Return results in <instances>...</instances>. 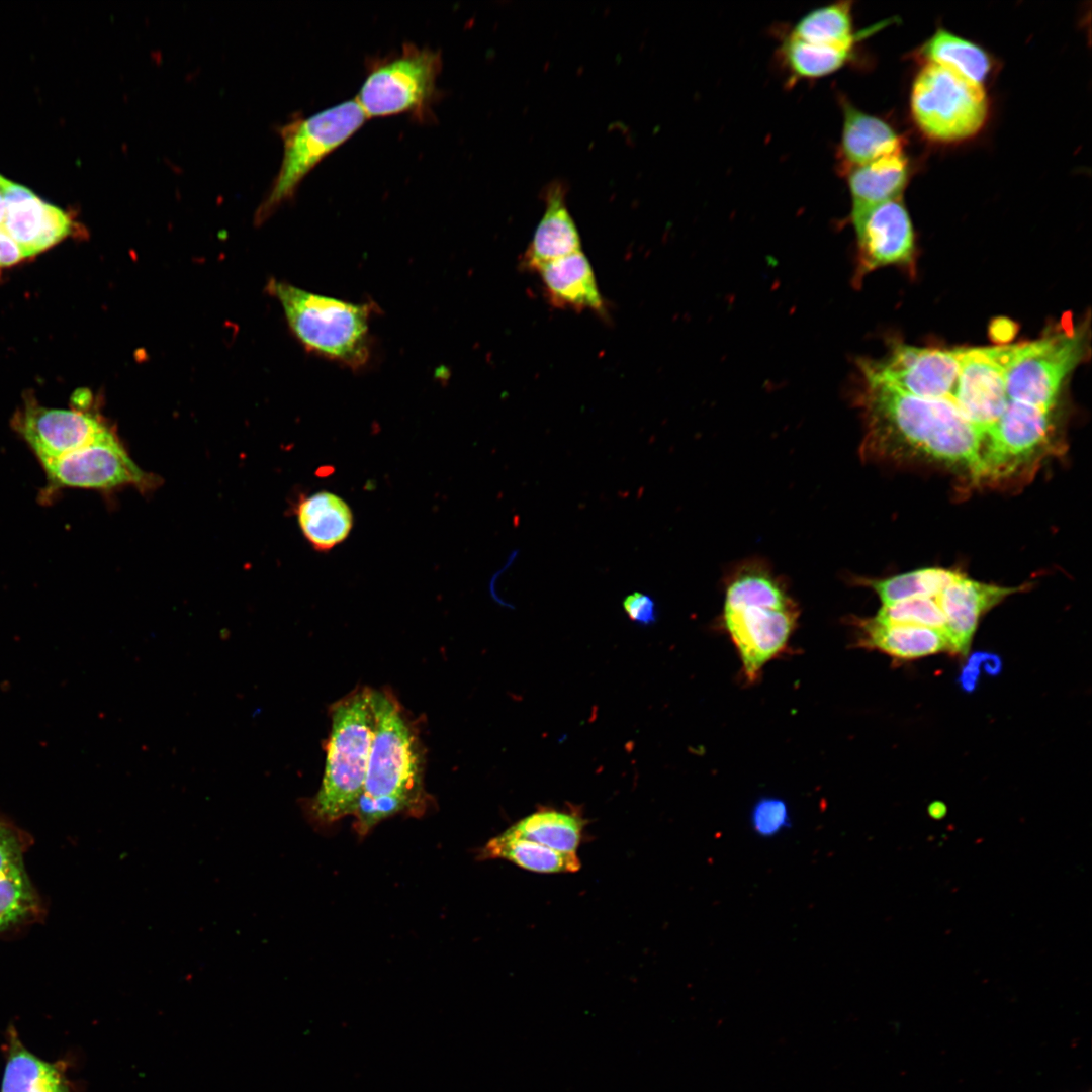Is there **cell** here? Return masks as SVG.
I'll use <instances>...</instances> for the list:
<instances>
[{
	"label": "cell",
	"mask_w": 1092,
	"mask_h": 1092,
	"mask_svg": "<svg viewBox=\"0 0 1092 1092\" xmlns=\"http://www.w3.org/2000/svg\"><path fill=\"white\" fill-rule=\"evenodd\" d=\"M863 449L891 460L934 463L976 482L985 436L950 399H926L862 380Z\"/></svg>",
	"instance_id": "obj_1"
},
{
	"label": "cell",
	"mask_w": 1092,
	"mask_h": 1092,
	"mask_svg": "<svg viewBox=\"0 0 1092 1092\" xmlns=\"http://www.w3.org/2000/svg\"><path fill=\"white\" fill-rule=\"evenodd\" d=\"M372 704L374 734L368 769L353 812L355 830L362 836L396 814L423 815L430 800L417 726L390 691L373 690Z\"/></svg>",
	"instance_id": "obj_2"
},
{
	"label": "cell",
	"mask_w": 1092,
	"mask_h": 1092,
	"mask_svg": "<svg viewBox=\"0 0 1092 1092\" xmlns=\"http://www.w3.org/2000/svg\"><path fill=\"white\" fill-rule=\"evenodd\" d=\"M373 689L353 690L331 706V732L321 787L308 800V815L333 823L353 815L367 775L374 734Z\"/></svg>",
	"instance_id": "obj_3"
},
{
	"label": "cell",
	"mask_w": 1092,
	"mask_h": 1092,
	"mask_svg": "<svg viewBox=\"0 0 1092 1092\" xmlns=\"http://www.w3.org/2000/svg\"><path fill=\"white\" fill-rule=\"evenodd\" d=\"M799 610L783 585L764 568L746 566L728 583L724 622L748 680L781 653L796 626Z\"/></svg>",
	"instance_id": "obj_4"
},
{
	"label": "cell",
	"mask_w": 1092,
	"mask_h": 1092,
	"mask_svg": "<svg viewBox=\"0 0 1092 1092\" xmlns=\"http://www.w3.org/2000/svg\"><path fill=\"white\" fill-rule=\"evenodd\" d=\"M268 291L279 301L285 318L304 348L352 370L371 356L370 317L373 302L352 303L271 280Z\"/></svg>",
	"instance_id": "obj_5"
},
{
	"label": "cell",
	"mask_w": 1092,
	"mask_h": 1092,
	"mask_svg": "<svg viewBox=\"0 0 1092 1092\" xmlns=\"http://www.w3.org/2000/svg\"><path fill=\"white\" fill-rule=\"evenodd\" d=\"M1088 334L1087 324L1068 321L1035 340L997 347L1008 399L1054 411L1064 382L1087 355Z\"/></svg>",
	"instance_id": "obj_6"
},
{
	"label": "cell",
	"mask_w": 1092,
	"mask_h": 1092,
	"mask_svg": "<svg viewBox=\"0 0 1092 1092\" xmlns=\"http://www.w3.org/2000/svg\"><path fill=\"white\" fill-rule=\"evenodd\" d=\"M366 119L354 99L283 125L280 128L283 141L281 166L268 195L256 211V223L265 221L289 200L304 177L357 132Z\"/></svg>",
	"instance_id": "obj_7"
},
{
	"label": "cell",
	"mask_w": 1092,
	"mask_h": 1092,
	"mask_svg": "<svg viewBox=\"0 0 1092 1092\" xmlns=\"http://www.w3.org/2000/svg\"><path fill=\"white\" fill-rule=\"evenodd\" d=\"M440 51L404 43L399 53L372 61L356 101L367 119L402 113L424 121L437 100Z\"/></svg>",
	"instance_id": "obj_8"
},
{
	"label": "cell",
	"mask_w": 1092,
	"mask_h": 1092,
	"mask_svg": "<svg viewBox=\"0 0 1092 1092\" xmlns=\"http://www.w3.org/2000/svg\"><path fill=\"white\" fill-rule=\"evenodd\" d=\"M910 110L925 136L953 143L970 139L984 127L989 103L982 85L943 66L924 63L912 84Z\"/></svg>",
	"instance_id": "obj_9"
},
{
	"label": "cell",
	"mask_w": 1092,
	"mask_h": 1092,
	"mask_svg": "<svg viewBox=\"0 0 1092 1092\" xmlns=\"http://www.w3.org/2000/svg\"><path fill=\"white\" fill-rule=\"evenodd\" d=\"M1054 411L1009 400L985 436L976 482H1000L1032 469L1054 449Z\"/></svg>",
	"instance_id": "obj_10"
},
{
	"label": "cell",
	"mask_w": 1092,
	"mask_h": 1092,
	"mask_svg": "<svg viewBox=\"0 0 1092 1092\" xmlns=\"http://www.w3.org/2000/svg\"><path fill=\"white\" fill-rule=\"evenodd\" d=\"M960 349L895 344L881 359L859 363L861 380L881 383L926 399H950L959 373Z\"/></svg>",
	"instance_id": "obj_11"
},
{
	"label": "cell",
	"mask_w": 1092,
	"mask_h": 1092,
	"mask_svg": "<svg viewBox=\"0 0 1092 1092\" xmlns=\"http://www.w3.org/2000/svg\"><path fill=\"white\" fill-rule=\"evenodd\" d=\"M41 465L54 488L108 489L124 484L147 485L149 481L110 430L88 445Z\"/></svg>",
	"instance_id": "obj_12"
},
{
	"label": "cell",
	"mask_w": 1092,
	"mask_h": 1092,
	"mask_svg": "<svg viewBox=\"0 0 1092 1092\" xmlns=\"http://www.w3.org/2000/svg\"><path fill=\"white\" fill-rule=\"evenodd\" d=\"M850 219L857 245L855 283L879 268L913 264L915 234L902 197L850 215Z\"/></svg>",
	"instance_id": "obj_13"
},
{
	"label": "cell",
	"mask_w": 1092,
	"mask_h": 1092,
	"mask_svg": "<svg viewBox=\"0 0 1092 1092\" xmlns=\"http://www.w3.org/2000/svg\"><path fill=\"white\" fill-rule=\"evenodd\" d=\"M12 424L40 463L76 451L109 430L89 413L49 408L32 399L15 414Z\"/></svg>",
	"instance_id": "obj_14"
},
{
	"label": "cell",
	"mask_w": 1092,
	"mask_h": 1092,
	"mask_svg": "<svg viewBox=\"0 0 1092 1092\" xmlns=\"http://www.w3.org/2000/svg\"><path fill=\"white\" fill-rule=\"evenodd\" d=\"M951 401L986 436L1008 401L997 347L960 349Z\"/></svg>",
	"instance_id": "obj_15"
},
{
	"label": "cell",
	"mask_w": 1092,
	"mask_h": 1092,
	"mask_svg": "<svg viewBox=\"0 0 1092 1092\" xmlns=\"http://www.w3.org/2000/svg\"><path fill=\"white\" fill-rule=\"evenodd\" d=\"M1 190L6 204L2 228L25 258L51 248L71 233L70 217L25 186L7 180Z\"/></svg>",
	"instance_id": "obj_16"
},
{
	"label": "cell",
	"mask_w": 1092,
	"mask_h": 1092,
	"mask_svg": "<svg viewBox=\"0 0 1092 1092\" xmlns=\"http://www.w3.org/2000/svg\"><path fill=\"white\" fill-rule=\"evenodd\" d=\"M1020 589L977 581L964 573L948 584L936 600L945 617L950 654L966 656L981 617Z\"/></svg>",
	"instance_id": "obj_17"
},
{
	"label": "cell",
	"mask_w": 1092,
	"mask_h": 1092,
	"mask_svg": "<svg viewBox=\"0 0 1092 1092\" xmlns=\"http://www.w3.org/2000/svg\"><path fill=\"white\" fill-rule=\"evenodd\" d=\"M843 122L838 149L839 169L849 170L879 158L903 152L904 140L884 119L841 101Z\"/></svg>",
	"instance_id": "obj_18"
},
{
	"label": "cell",
	"mask_w": 1092,
	"mask_h": 1092,
	"mask_svg": "<svg viewBox=\"0 0 1092 1092\" xmlns=\"http://www.w3.org/2000/svg\"><path fill=\"white\" fill-rule=\"evenodd\" d=\"M536 271L553 305L605 314L595 273L581 251L547 262Z\"/></svg>",
	"instance_id": "obj_19"
},
{
	"label": "cell",
	"mask_w": 1092,
	"mask_h": 1092,
	"mask_svg": "<svg viewBox=\"0 0 1092 1092\" xmlns=\"http://www.w3.org/2000/svg\"><path fill=\"white\" fill-rule=\"evenodd\" d=\"M545 212L529 244L524 265L536 271L552 260L580 251V238L565 202V186L553 181L545 192Z\"/></svg>",
	"instance_id": "obj_20"
},
{
	"label": "cell",
	"mask_w": 1092,
	"mask_h": 1092,
	"mask_svg": "<svg viewBox=\"0 0 1092 1092\" xmlns=\"http://www.w3.org/2000/svg\"><path fill=\"white\" fill-rule=\"evenodd\" d=\"M860 646L879 650L897 659H917L940 652L950 653L944 630L887 624L874 618L856 619Z\"/></svg>",
	"instance_id": "obj_21"
},
{
	"label": "cell",
	"mask_w": 1092,
	"mask_h": 1092,
	"mask_svg": "<svg viewBox=\"0 0 1092 1092\" xmlns=\"http://www.w3.org/2000/svg\"><path fill=\"white\" fill-rule=\"evenodd\" d=\"M845 176L853 215L901 197L909 178V162L904 152H899L855 167Z\"/></svg>",
	"instance_id": "obj_22"
},
{
	"label": "cell",
	"mask_w": 1092,
	"mask_h": 1092,
	"mask_svg": "<svg viewBox=\"0 0 1092 1092\" xmlns=\"http://www.w3.org/2000/svg\"><path fill=\"white\" fill-rule=\"evenodd\" d=\"M0 1092H71V1089L64 1067L30 1052L11 1026Z\"/></svg>",
	"instance_id": "obj_23"
},
{
	"label": "cell",
	"mask_w": 1092,
	"mask_h": 1092,
	"mask_svg": "<svg viewBox=\"0 0 1092 1092\" xmlns=\"http://www.w3.org/2000/svg\"><path fill=\"white\" fill-rule=\"evenodd\" d=\"M297 519L303 535L317 551H328L342 543L353 527V514L347 503L328 491L301 499Z\"/></svg>",
	"instance_id": "obj_24"
},
{
	"label": "cell",
	"mask_w": 1092,
	"mask_h": 1092,
	"mask_svg": "<svg viewBox=\"0 0 1092 1092\" xmlns=\"http://www.w3.org/2000/svg\"><path fill=\"white\" fill-rule=\"evenodd\" d=\"M478 858L506 859L525 870L540 873H573L580 869L576 853L553 850L537 842L518 837L507 830L491 838Z\"/></svg>",
	"instance_id": "obj_25"
},
{
	"label": "cell",
	"mask_w": 1092,
	"mask_h": 1092,
	"mask_svg": "<svg viewBox=\"0 0 1092 1092\" xmlns=\"http://www.w3.org/2000/svg\"><path fill=\"white\" fill-rule=\"evenodd\" d=\"M916 56L924 63L948 68L982 86L993 67L991 57L983 48L943 28H938L918 49Z\"/></svg>",
	"instance_id": "obj_26"
},
{
	"label": "cell",
	"mask_w": 1092,
	"mask_h": 1092,
	"mask_svg": "<svg viewBox=\"0 0 1092 1092\" xmlns=\"http://www.w3.org/2000/svg\"><path fill=\"white\" fill-rule=\"evenodd\" d=\"M584 826V819L574 811L546 808L524 817L507 831L559 852L576 853Z\"/></svg>",
	"instance_id": "obj_27"
},
{
	"label": "cell",
	"mask_w": 1092,
	"mask_h": 1092,
	"mask_svg": "<svg viewBox=\"0 0 1092 1092\" xmlns=\"http://www.w3.org/2000/svg\"><path fill=\"white\" fill-rule=\"evenodd\" d=\"M866 33H854L851 3L844 1L810 11L795 24L789 36L815 44L854 49Z\"/></svg>",
	"instance_id": "obj_28"
},
{
	"label": "cell",
	"mask_w": 1092,
	"mask_h": 1092,
	"mask_svg": "<svg viewBox=\"0 0 1092 1092\" xmlns=\"http://www.w3.org/2000/svg\"><path fill=\"white\" fill-rule=\"evenodd\" d=\"M961 574L953 569L927 567L882 579L856 578V582L872 588L884 606L916 598H936Z\"/></svg>",
	"instance_id": "obj_29"
},
{
	"label": "cell",
	"mask_w": 1092,
	"mask_h": 1092,
	"mask_svg": "<svg viewBox=\"0 0 1092 1092\" xmlns=\"http://www.w3.org/2000/svg\"><path fill=\"white\" fill-rule=\"evenodd\" d=\"M853 49L806 42L787 36L781 54L790 73L798 78L814 79L830 75L852 57Z\"/></svg>",
	"instance_id": "obj_30"
},
{
	"label": "cell",
	"mask_w": 1092,
	"mask_h": 1092,
	"mask_svg": "<svg viewBox=\"0 0 1092 1092\" xmlns=\"http://www.w3.org/2000/svg\"><path fill=\"white\" fill-rule=\"evenodd\" d=\"M38 907L24 866L0 876V931L28 919L37 913Z\"/></svg>",
	"instance_id": "obj_31"
},
{
	"label": "cell",
	"mask_w": 1092,
	"mask_h": 1092,
	"mask_svg": "<svg viewBox=\"0 0 1092 1092\" xmlns=\"http://www.w3.org/2000/svg\"><path fill=\"white\" fill-rule=\"evenodd\" d=\"M879 622L944 630L945 617L936 598H916L882 605L873 617Z\"/></svg>",
	"instance_id": "obj_32"
},
{
	"label": "cell",
	"mask_w": 1092,
	"mask_h": 1092,
	"mask_svg": "<svg viewBox=\"0 0 1092 1092\" xmlns=\"http://www.w3.org/2000/svg\"><path fill=\"white\" fill-rule=\"evenodd\" d=\"M749 823L752 832L760 838L779 836L792 824L787 802L778 797H761L751 808Z\"/></svg>",
	"instance_id": "obj_33"
},
{
	"label": "cell",
	"mask_w": 1092,
	"mask_h": 1092,
	"mask_svg": "<svg viewBox=\"0 0 1092 1092\" xmlns=\"http://www.w3.org/2000/svg\"><path fill=\"white\" fill-rule=\"evenodd\" d=\"M27 841L13 825L0 820V876L22 867Z\"/></svg>",
	"instance_id": "obj_34"
},
{
	"label": "cell",
	"mask_w": 1092,
	"mask_h": 1092,
	"mask_svg": "<svg viewBox=\"0 0 1092 1092\" xmlns=\"http://www.w3.org/2000/svg\"><path fill=\"white\" fill-rule=\"evenodd\" d=\"M623 609L629 619L637 624L648 626L657 620L655 601L647 594L635 592L623 601Z\"/></svg>",
	"instance_id": "obj_35"
},
{
	"label": "cell",
	"mask_w": 1092,
	"mask_h": 1092,
	"mask_svg": "<svg viewBox=\"0 0 1092 1092\" xmlns=\"http://www.w3.org/2000/svg\"><path fill=\"white\" fill-rule=\"evenodd\" d=\"M987 652H976L972 654L963 667L959 677L961 688L966 692H973L977 686L978 677L980 675V667L983 665Z\"/></svg>",
	"instance_id": "obj_36"
},
{
	"label": "cell",
	"mask_w": 1092,
	"mask_h": 1092,
	"mask_svg": "<svg viewBox=\"0 0 1092 1092\" xmlns=\"http://www.w3.org/2000/svg\"><path fill=\"white\" fill-rule=\"evenodd\" d=\"M24 257L18 244L0 226V267H9Z\"/></svg>",
	"instance_id": "obj_37"
},
{
	"label": "cell",
	"mask_w": 1092,
	"mask_h": 1092,
	"mask_svg": "<svg viewBox=\"0 0 1092 1092\" xmlns=\"http://www.w3.org/2000/svg\"><path fill=\"white\" fill-rule=\"evenodd\" d=\"M5 212H6V204H5V200H4L2 190L0 188V226H2V224H3L4 218H5Z\"/></svg>",
	"instance_id": "obj_38"
},
{
	"label": "cell",
	"mask_w": 1092,
	"mask_h": 1092,
	"mask_svg": "<svg viewBox=\"0 0 1092 1092\" xmlns=\"http://www.w3.org/2000/svg\"><path fill=\"white\" fill-rule=\"evenodd\" d=\"M6 181H7V180H6V179H5L4 177H2V176L0 175V188H1L2 186H3V184H4V183H5Z\"/></svg>",
	"instance_id": "obj_39"
}]
</instances>
